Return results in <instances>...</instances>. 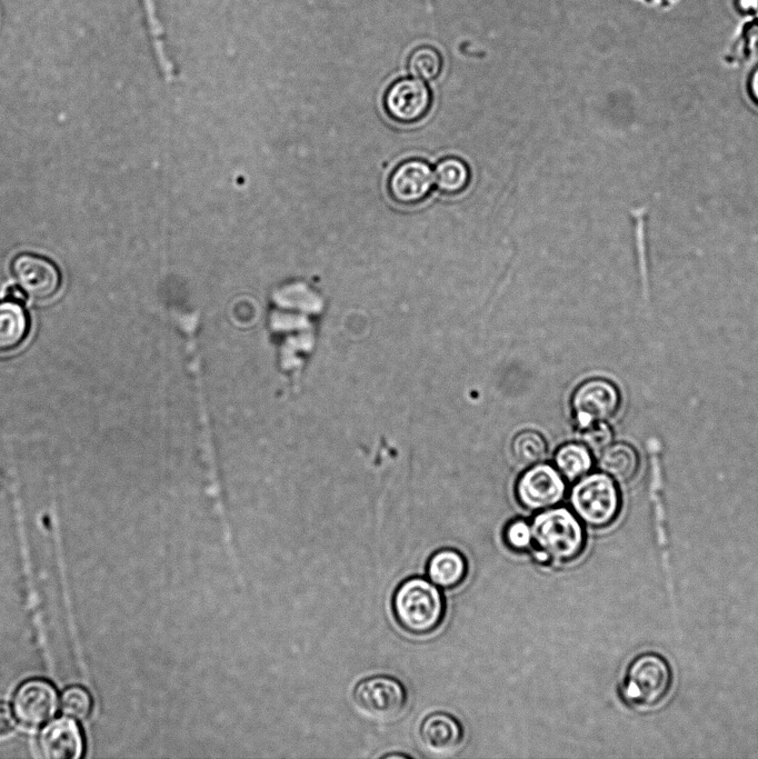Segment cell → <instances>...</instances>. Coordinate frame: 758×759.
<instances>
[{"label":"cell","mask_w":758,"mask_h":759,"mask_svg":"<svg viewBox=\"0 0 758 759\" xmlns=\"http://www.w3.org/2000/svg\"><path fill=\"white\" fill-rule=\"evenodd\" d=\"M173 318L174 323L184 337L188 371L195 389L199 428V449L205 470L206 490L212 499L219 516L225 521L221 482L201 377V358L198 342L199 314L196 312L174 313Z\"/></svg>","instance_id":"1"},{"label":"cell","mask_w":758,"mask_h":759,"mask_svg":"<svg viewBox=\"0 0 758 759\" xmlns=\"http://www.w3.org/2000/svg\"><path fill=\"white\" fill-rule=\"evenodd\" d=\"M674 679L671 663L664 655L641 651L627 663L618 685V697L629 709L650 711L668 698Z\"/></svg>","instance_id":"2"},{"label":"cell","mask_w":758,"mask_h":759,"mask_svg":"<svg viewBox=\"0 0 758 759\" xmlns=\"http://www.w3.org/2000/svg\"><path fill=\"white\" fill-rule=\"evenodd\" d=\"M532 556L540 563H566L586 548V532L580 519L565 507L548 508L531 523Z\"/></svg>","instance_id":"3"},{"label":"cell","mask_w":758,"mask_h":759,"mask_svg":"<svg viewBox=\"0 0 758 759\" xmlns=\"http://www.w3.org/2000/svg\"><path fill=\"white\" fill-rule=\"evenodd\" d=\"M392 612L398 625L407 632L426 635L436 630L443 620L446 603L438 586L422 577H410L396 588Z\"/></svg>","instance_id":"4"},{"label":"cell","mask_w":758,"mask_h":759,"mask_svg":"<svg viewBox=\"0 0 758 759\" xmlns=\"http://www.w3.org/2000/svg\"><path fill=\"white\" fill-rule=\"evenodd\" d=\"M570 505L581 522L602 529L618 520L624 501L618 483L601 471L577 480L570 491Z\"/></svg>","instance_id":"5"},{"label":"cell","mask_w":758,"mask_h":759,"mask_svg":"<svg viewBox=\"0 0 758 759\" xmlns=\"http://www.w3.org/2000/svg\"><path fill=\"white\" fill-rule=\"evenodd\" d=\"M357 707L367 717L389 721L398 717L407 703L403 685L393 677L377 675L362 679L353 690Z\"/></svg>","instance_id":"6"},{"label":"cell","mask_w":758,"mask_h":759,"mask_svg":"<svg viewBox=\"0 0 758 759\" xmlns=\"http://www.w3.org/2000/svg\"><path fill=\"white\" fill-rule=\"evenodd\" d=\"M622 406L619 388L610 380L592 378L580 383L572 393L571 409L578 428L594 421L614 419Z\"/></svg>","instance_id":"7"},{"label":"cell","mask_w":758,"mask_h":759,"mask_svg":"<svg viewBox=\"0 0 758 759\" xmlns=\"http://www.w3.org/2000/svg\"><path fill=\"white\" fill-rule=\"evenodd\" d=\"M565 492L566 483L561 473L548 463L532 465L519 477L516 485L519 503L530 511L557 506Z\"/></svg>","instance_id":"8"},{"label":"cell","mask_w":758,"mask_h":759,"mask_svg":"<svg viewBox=\"0 0 758 759\" xmlns=\"http://www.w3.org/2000/svg\"><path fill=\"white\" fill-rule=\"evenodd\" d=\"M431 92L418 78H403L395 81L383 99L388 116L399 123H415L422 119L431 106Z\"/></svg>","instance_id":"9"},{"label":"cell","mask_w":758,"mask_h":759,"mask_svg":"<svg viewBox=\"0 0 758 759\" xmlns=\"http://www.w3.org/2000/svg\"><path fill=\"white\" fill-rule=\"evenodd\" d=\"M17 719L37 728L47 723L58 710L56 688L44 679H30L19 686L13 698Z\"/></svg>","instance_id":"10"},{"label":"cell","mask_w":758,"mask_h":759,"mask_svg":"<svg viewBox=\"0 0 758 759\" xmlns=\"http://www.w3.org/2000/svg\"><path fill=\"white\" fill-rule=\"evenodd\" d=\"M435 182L430 166L420 159L400 162L391 172L388 191L393 201L412 206L427 198Z\"/></svg>","instance_id":"11"},{"label":"cell","mask_w":758,"mask_h":759,"mask_svg":"<svg viewBox=\"0 0 758 759\" xmlns=\"http://www.w3.org/2000/svg\"><path fill=\"white\" fill-rule=\"evenodd\" d=\"M12 272L26 294L38 300L51 298L59 289L60 273L48 259L22 253L14 258Z\"/></svg>","instance_id":"12"},{"label":"cell","mask_w":758,"mask_h":759,"mask_svg":"<svg viewBox=\"0 0 758 759\" xmlns=\"http://www.w3.org/2000/svg\"><path fill=\"white\" fill-rule=\"evenodd\" d=\"M38 746L47 759H78L84 751V739L73 720L59 718L42 729Z\"/></svg>","instance_id":"13"},{"label":"cell","mask_w":758,"mask_h":759,"mask_svg":"<svg viewBox=\"0 0 758 759\" xmlns=\"http://www.w3.org/2000/svg\"><path fill=\"white\" fill-rule=\"evenodd\" d=\"M419 737L423 747L430 752L447 755L461 745L463 729L451 715L441 711L432 712L420 723Z\"/></svg>","instance_id":"14"},{"label":"cell","mask_w":758,"mask_h":759,"mask_svg":"<svg viewBox=\"0 0 758 759\" xmlns=\"http://www.w3.org/2000/svg\"><path fill=\"white\" fill-rule=\"evenodd\" d=\"M598 466L602 472L617 483H630L641 469L638 450L627 442L610 443L600 452Z\"/></svg>","instance_id":"15"},{"label":"cell","mask_w":758,"mask_h":759,"mask_svg":"<svg viewBox=\"0 0 758 759\" xmlns=\"http://www.w3.org/2000/svg\"><path fill=\"white\" fill-rule=\"evenodd\" d=\"M467 572L465 556L452 548L436 551L427 563L428 579L441 589L457 587L465 580Z\"/></svg>","instance_id":"16"},{"label":"cell","mask_w":758,"mask_h":759,"mask_svg":"<svg viewBox=\"0 0 758 759\" xmlns=\"http://www.w3.org/2000/svg\"><path fill=\"white\" fill-rule=\"evenodd\" d=\"M30 318L20 302L0 301V353L19 348L30 331Z\"/></svg>","instance_id":"17"},{"label":"cell","mask_w":758,"mask_h":759,"mask_svg":"<svg viewBox=\"0 0 758 759\" xmlns=\"http://www.w3.org/2000/svg\"><path fill=\"white\" fill-rule=\"evenodd\" d=\"M555 465L558 471L569 481L586 476L592 467L590 450L582 443H565L555 452Z\"/></svg>","instance_id":"18"},{"label":"cell","mask_w":758,"mask_h":759,"mask_svg":"<svg viewBox=\"0 0 758 759\" xmlns=\"http://www.w3.org/2000/svg\"><path fill=\"white\" fill-rule=\"evenodd\" d=\"M433 177L438 190L446 194H457L468 187L470 170L461 159L448 157L437 163Z\"/></svg>","instance_id":"19"},{"label":"cell","mask_w":758,"mask_h":759,"mask_svg":"<svg viewBox=\"0 0 758 759\" xmlns=\"http://www.w3.org/2000/svg\"><path fill=\"white\" fill-rule=\"evenodd\" d=\"M515 458L525 466L539 463L547 455V442L537 431L523 430L512 440Z\"/></svg>","instance_id":"20"},{"label":"cell","mask_w":758,"mask_h":759,"mask_svg":"<svg viewBox=\"0 0 758 759\" xmlns=\"http://www.w3.org/2000/svg\"><path fill=\"white\" fill-rule=\"evenodd\" d=\"M442 68L440 53L432 47L422 46L415 49L408 60V69L411 76L420 80L437 78Z\"/></svg>","instance_id":"21"},{"label":"cell","mask_w":758,"mask_h":759,"mask_svg":"<svg viewBox=\"0 0 758 759\" xmlns=\"http://www.w3.org/2000/svg\"><path fill=\"white\" fill-rule=\"evenodd\" d=\"M62 712L73 719L83 720L92 710L90 693L82 687L68 688L61 697Z\"/></svg>","instance_id":"22"},{"label":"cell","mask_w":758,"mask_h":759,"mask_svg":"<svg viewBox=\"0 0 758 759\" xmlns=\"http://www.w3.org/2000/svg\"><path fill=\"white\" fill-rule=\"evenodd\" d=\"M143 7L157 59L163 72L170 77L172 74V64L168 59L163 47L162 27L157 17L154 1L143 0Z\"/></svg>","instance_id":"23"},{"label":"cell","mask_w":758,"mask_h":759,"mask_svg":"<svg viewBox=\"0 0 758 759\" xmlns=\"http://www.w3.org/2000/svg\"><path fill=\"white\" fill-rule=\"evenodd\" d=\"M577 430L581 443L595 453H600L612 442V431L606 421H594Z\"/></svg>","instance_id":"24"},{"label":"cell","mask_w":758,"mask_h":759,"mask_svg":"<svg viewBox=\"0 0 758 759\" xmlns=\"http://www.w3.org/2000/svg\"><path fill=\"white\" fill-rule=\"evenodd\" d=\"M507 547L513 551H525L532 548L531 526L522 519L511 521L503 531Z\"/></svg>","instance_id":"25"},{"label":"cell","mask_w":758,"mask_h":759,"mask_svg":"<svg viewBox=\"0 0 758 759\" xmlns=\"http://www.w3.org/2000/svg\"><path fill=\"white\" fill-rule=\"evenodd\" d=\"M16 727L14 717L9 705L0 701V738L10 735Z\"/></svg>","instance_id":"26"},{"label":"cell","mask_w":758,"mask_h":759,"mask_svg":"<svg viewBox=\"0 0 758 759\" xmlns=\"http://www.w3.org/2000/svg\"><path fill=\"white\" fill-rule=\"evenodd\" d=\"M748 90L751 99L758 104V66L749 77Z\"/></svg>","instance_id":"27"},{"label":"cell","mask_w":758,"mask_h":759,"mask_svg":"<svg viewBox=\"0 0 758 759\" xmlns=\"http://www.w3.org/2000/svg\"><path fill=\"white\" fill-rule=\"evenodd\" d=\"M8 298L10 300L20 302L26 299V292L19 287H12L7 291Z\"/></svg>","instance_id":"28"},{"label":"cell","mask_w":758,"mask_h":759,"mask_svg":"<svg viewBox=\"0 0 758 759\" xmlns=\"http://www.w3.org/2000/svg\"><path fill=\"white\" fill-rule=\"evenodd\" d=\"M755 0H735L736 8L741 12H752Z\"/></svg>","instance_id":"29"},{"label":"cell","mask_w":758,"mask_h":759,"mask_svg":"<svg viewBox=\"0 0 758 759\" xmlns=\"http://www.w3.org/2000/svg\"><path fill=\"white\" fill-rule=\"evenodd\" d=\"M752 13L758 18V0H755Z\"/></svg>","instance_id":"30"},{"label":"cell","mask_w":758,"mask_h":759,"mask_svg":"<svg viewBox=\"0 0 758 759\" xmlns=\"http://www.w3.org/2000/svg\"><path fill=\"white\" fill-rule=\"evenodd\" d=\"M430 14H432V0H425Z\"/></svg>","instance_id":"31"}]
</instances>
